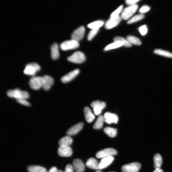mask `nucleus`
Here are the masks:
<instances>
[{"mask_svg":"<svg viewBox=\"0 0 172 172\" xmlns=\"http://www.w3.org/2000/svg\"><path fill=\"white\" fill-rule=\"evenodd\" d=\"M7 95L9 97L15 98L16 99H27L30 97L29 94L27 92L18 88L8 90Z\"/></svg>","mask_w":172,"mask_h":172,"instance_id":"obj_1","label":"nucleus"},{"mask_svg":"<svg viewBox=\"0 0 172 172\" xmlns=\"http://www.w3.org/2000/svg\"><path fill=\"white\" fill-rule=\"evenodd\" d=\"M137 4L130 6L124 9L121 14V18L123 20H126L130 19L134 14L138 8Z\"/></svg>","mask_w":172,"mask_h":172,"instance_id":"obj_2","label":"nucleus"},{"mask_svg":"<svg viewBox=\"0 0 172 172\" xmlns=\"http://www.w3.org/2000/svg\"><path fill=\"white\" fill-rule=\"evenodd\" d=\"M41 69L40 66L37 63H31L27 64L24 70L25 74L34 76L37 72L39 71Z\"/></svg>","mask_w":172,"mask_h":172,"instance_id":"obj_3","label":"nucleus"},{"mask_svg":"<svg viewBox=\"0 0 172 172\" xmlns=\"http://www.w3.org/2000/svg\"><path fill=\"white\" fill-rule=\"evenodd\" d=\"M44 79L40 76H35L31 78L29 81L30 88L33 90H38L42 87Z\"/></svg>","mask_w":172,"mask_h":172,"instance_id":"obj_4","label":"nucleus"},{"mask_svg":"<svg viewBox=\"0 0 172 172\" xmlns=\"http://www.w3.org/2000/svg\"><path fill=\"white\" fill-rule=\"evenodd\" d=\"M68 60L72 63L76 64L82 63L86 59L85 55L80 51H76L69 57Z\"/></svg>","mask_w":172,"mask_h":172,"instance_id":"obj_5","label":"nucleus"},{"mask_svg":"<svg viewBox=\"0 0 172 172\" xmlns=\"http://www.w3.org/2000/svg\"><path fill=\"white\" fill-rule=\"evenodd\" d=\"M79 46L78 42L73 39L65 41L62 42L60 45L61 49L63 50L75 49Z\"/></svg>","mask_w":172,"mask_h":172,"instance_id":"obj_6","label":"nucleus"},{"mask_svg":"<svg viewBox=\"0 0 172 172\" xmlns=\"http://www.w3.org/2000/svg\"><path fill=\"white\" fill-rule=\"evenodd\" d=\"M117 151L113 148H107L98 152L96 154V156L98 158H103L110 156H113L117 154Z\"/></svg>","mask_w":172,"mask_h":172,"instance_id":"obj_7","label":"nucleus"},{"mask_svg":"<svg viewBox=\"0 0 172 172\" xmlns=\"http://www.w3.org/2000/svg\"><path fill=\"white\" fill-rule=\"evenodd\" d=\"M141 168V164L138 162H135L124 165L122 170L123 172H138Z\"/></svg>","mask_w":172,"mask_h":172,"instance_id":"obj_8","label":"nucleus"},{"mask_svg":"<svg viewBox=\"0 0 172 172\" xmlns=\"http://www.w3.org/2000/svg\"><path fill=\"white\" fill-rule=\"evenodd\" d=\"M85 32V28L83 26H81L76 29L71 35V39L79 42L83 38Z\"/></svg>","mask_w":172,"mask_h":172,"instance_id":"obj_9","label":"nucleus"},{"mask_svg":"<svg viewBox=\"0 0 172 172\" xmlns=\"http://www.w3.org/2000/svg\"><path fill=\"white\" fill-rule=\"evenodd\" d=\"M80 71L78 69L71 71L70 73L63 76L61 78L62 82L64 83L70 82L75 78L79 73Z\"/></svg>","mask_w":172,"mask_h":172,"instance_id":"obj_10","label":"nucleus"},{"mask_svg":"<svg viewBox=\"0 0 172 172\" xmlns=\"http://www.w3.org/2000/svg\"><path fill=\"white\" fill-rule=\"evenodd\" d=\"M120 16L116 17L110 18L105 24V27L107 29H110L117 26L121 21Z\"/></svg>","mask_w":172,"mask_h":172,"instance_id":"obj_11","label":"nucleus"},{"mask_svg":"<svg viewBox=\"0 0 172 172\" xmlns=\"http://www.w3.org/2000/svg\"><path fill=\"white\" fill-rule=\"evenodd\" d=\"M59 156L61 157H70L72 155L73 151L70 146H60L58 150Z\"/></svg>","mask_w":172,"mask_h":172,"instance_id":"obj_12","label":"nucleus"},{"mask_svg":"<svg viewBox=\"0 0 172 172\" xmlns=\"http://www.w3.org/2000/svg\"><path fill=\"white\" fill-rule=\"evenodd\" d=\"M104 121L108 124L117 123L119 118L116 114L109 112L105 113L104 116Z\"/></svg>","mask_w":172,"mask_h":172,"instance_id":"obj_13","label":"nucleus"},{"mask_svg":"<svg viewBox=\"0 0 172 172\" xmlns=\"http://www.w3.org/2000/svg\"><path fill=\"white\" fill-rule=\"evenodd\" d=\"M84 124L80 122L70 128L67 132V135L69 136L75 135L78 133L82 129Z\"/></svg>","mask_w":172,"mask_h":172,"instance_id":"obj_14","label":"nucleus"},{"mask_svg":"<svg viewBox=\"0 0 172 172\" xmlns=\"http://www.w3.org/2000/svg\"><path fill=\"white\" fill-rule=\"evenodd\" d=\"M114 160L113 156H110L103 158L99 164V169L100 170L106 168L110 165Z\"/></svg>","mask_w":172,"mask_h":172,"instance_id":"obj_15","label":"nucleus"},{"mask_svg":"<svg viewBox=\"0 0 172 172\" xmlns=\"http://www.w3.org/2000/svg\"><path fill=\"white\" fill-rule=\"evenodd\" d=\"M43 79H44V83L42 88L45 90H49L54 84V80L51 76L48 75H45L43 76Z\"/></svg>","mask_w":172,"mask_h":172,"instance_id":"obj_16","label":"nucleus"},{"mask_svg":"<svg viewBox=\"0 0 172 172\" xmlns=\"http://www.w3.org/2000/svg\"><path fill=\"white\" fill-rule=\"evenodd\" d=\"M73 167L76 172H84L85 170L83 162L79 159H75L73 161Z\"/></svg>","mask_w":172,"mask_h":172,"instance_id":"obj_17","label":"nucleus"},{"mask_svg":"<svg viewBox=\"0 0 172 172\" xmlns=\"http://www.w3.org/2000/svg\"><path fill=\"white\" fill-rule=\"evenodd\" d=\"M99 164L97 160L93 158H90L86 162V165L88 168L93 170L99 169Z\"/></svg>","mask_w":172,"mask_h":172,"instance_id":"obj_18","label":"nucleus"},{"mask_svg":"<svg viewBox=\"0 0 172 172\" xmlns=\"http://www.w3.org/2000/svg\"><path fill=\"white\" fill-rule=\"evenodd\" d=\"M51 57L53 59L55 60L58 59L59 53L58 44L54 43L51 46Z\"/></svg>","mask_w":172,"mask_h":172,"instance_id":"obj_19","label":"nucleus"},{"mask_svg":"<svg viewBox=\"0 0 172 172\" xmlns=\"http://www.w3.org/2000/svg\"><path fill=\"white\" fill-rule=\"evenodd\" d=\"M84 112L86 121L88 123L92 122L95 117L91 110L88 107H86L84 108Z\"/></svg>","mask_w":172,"mask_h":172,"instance_id":"obj_20","label":"nucleus"},{"mask_svg":"<svg viewBox=\"0 0 172 172\" xmlns=\"http://www.w3.org/2000/svg\"><path fill=\"white\" fill-rule=\"evenodd\" d=\"M73 142V139L67 136L61 138L59 142V144L60 146H70Z\"/></svg>","mask_w":172,"mask_h":172,"instance_id":"obj_21","label":"nucleus"},{"mask_svg":"<svg viewBox=\"0 0 172 172\" xmlns=\"http://www.w3.org/2000/svg\"><path fill=\"white\" fill-rule=\"evenodd\" d=\"M27 170L29 172H47L44 167L37 165H31L27 167Z\"/></svg>","mask_w":172,"mask_h":172,"instance_id":"obj_22","label":"nucleus"},{"mask_svg":"<svg viewBox=\"0 0 172 172\" xmlns=\"http://www.w3.org/2000/svg\"><path fill=\"white\" fill-rule=\"evenodd\" d=\"M104 131L109 137L112 138L115 137L117 134V129L111 127L105 128L104 129Z\"/></svg>","mask_w":172,"mask_h":172,"instance_id":"obj_23","label":"nucleus"},{"mask_svg":"<svg viewBox=\"0 0 172 172\" xmlns=\"http://www.w3.org/2000/svg\"><path fill=\"white\" fill-rule=\"evenodd\" d=\"M154 168L156 169H160L162 163V159L159 154H156L154 157Z\"/></svg>","mask_w":172,"mask_h":172,"instance_id":"obj_24","label":"nucleus"},{"mask_svg":"<svg viewBox=\"0 0 172 172\" xmlns=\"http://www.w3.org/2000/svg\"><path fill=\"white\" fill-rule=\"evenodd\" d=\"M126 39L131 44L139 46L142 44V42L138 38L132 36H128L126 38Z\"/></svg>","mask_w":172,"mask_h":172,"instance_id":"obj_25","label":"nucleus"},{"mask_svg":"<svg viewBox=\"0 0 172 172\" xmlns=\"http://www.w3.org/2000/svg\"><path fill=\"white\" fill-rule=\"evenodd\" d=\"M123 45L124 44L122 42L120 41L116 42L107 46L105 48L104 50L105 51H108L117 48L122 46H123Z\"/></svg>","mask_w":172,"mask_h":172,"instance_id":"obj_26","label":"nucleus"},{"mask_svg":"<svg viewBox=\"0 0 172 172\" xmlns=\"http://www.w3.org/2000/svg\"><path fill=\"white\" fill-rule=\"evenodd\" d=\"M154 52L155 54L158 55L172 58V54L168 51L161 49H156L154 50Z\"/></svg>","mask_w":172,"mask_h":172,"instance_id":"obj_27","label":"nucleus"},{"mask_svg":"<svg viewBox=\"0 0 172 172\" xmlns=\"http://www.w3.org/2000/svg\"><path fill=\"white\" fill-rule=\"evenodd\" d=\"M104 119V116H99L97 119L93 126V128L95 130H99L103 127Z\"/></svg>","mask_w":172,"mask_h":172,"instance_id":"obj_28","label":"nucleus"},{"mask_svg":"<svg viewBox=\"0 0 172 172\" xmlns=\"http://www.w3.org/2000/svg\"><path fill=\"white\" fill-rule=\"evenodd\" d=\"M104 24V22L102 21H96L89 24L88 27L92 30H98Z\"/></svg>","mask_w":172,"mask_h":172,"instance_id":"obj_29","label":"nucleus"},{"mask_svg":"<svg viewBox=\"0 0 172 172\" xmlns=\"http://www.w3.org/2000/svg\"><path fill=\"white\" fill-rule=\"evenodd\" d=\"M145 17V16L143 14H137L131 18L130 20L128 22V24H131L133 23L136 22L138 21H140Z\"/></svg>","mask_w":172,"mask_h":172,"instance_id":"obj_30","label":"nucleus"},{"mask_svg":"<svg viewBox=\"0 0 172 172\" xmlns=\"http://www.w3.org/2000/svg\"><path fill=\"white\" fill-rule=\"evenodd\" d=\"M114 42L120 41L123 43V46L127 47H130L132 46L131 44L129 42L127 39H124L123 37H116L114 38Z\"/></svg>","mask_w":172,"mask_h":172,"instance_id":"obj_31","label":"nucleus"},{"mask_svg":"<svg viewBox=\"0 0 172 172\" xmlns=\"http://www.w3.org/2000/svg\"><path fill=\"white\" fill-rule=\"evenodd\" d=\"M106 104L105 102L99 100L94 101L91 104V106L93 108L95 107H98L101 108L103 109L106 107Z\"/></svg>","mask_w":172,"mask_h":172,"instance_id":"obj_32","label":"nucleus"},{"mask_svg":"<svg viewBox=\"0 0 172 172\" xmlns=\"http://www.w3.org/2000/svg\"><path fill=\"white\" fill-rule=\"evenodd\" d=\"M99 30H92L90 31L87 36V39L89 41L91 40L97 34Z\"/></svg>","mask_w":172,"mask_h":172,"instance_id":"obj_33","label":"nucleus"},{"mask_svg":"<svg viewBox=\"0 0 172 172\" xmlns=\"http://www.w3.org/2000/svg\"><path fill=\"white\" fill-rule=\"evenodd\" d=\"M123 7L122 5L119 7L116 11H115L111 14L110 18L116 17L119 16V14L121 12Z\"/></svg>","mask_w":172,"mask_h":172,"instance_id":"obj_34","label":"nucleus"},{"mask_svg":"<svg viewBox=\"0 0 172 172\" xmlns=\"http://www.w3.org/2000/svg\"><path fill=\"white\" fill-rule=\"evenodd\" d=\"M139 31L141 35L142 36L145 35L148 32V28L146 25H142L139 28Z\"/></svg>","mask_w":172,"mask_h":172,"instance_id":"obj_35","label":"nucleus"},{"mask_svg":"<svg viewBox=\"0 0 172 172\" xmlns=\"http://www.w3.org/2000/svg\"><path fill=\"white\" fill-rule=\"evenodd\" d=\"M16 101L18 103L24 105V106L27 107H29L31 106L30 104L27 101L26 99H16Z\"/></svg>","mask_w":172,"mask_h":172,"instance_id":"obj_36","label":"nucleus"},{"mask_svg":"<svg viewBox=\"0 0 172 172\" xmlns=\"http://www.w3.org/2000/svg\"><path fill=\"white\" fill-rule=\"evenodd\" d=\"M150 7L147 5L142 6L140 9L139 12L141 13H147L150 10Z\"/></svg>","mask_w":172,"mask_h":172,"instance_id":"obj_37","label":"nucleus"},{"mask_svg":"<svg viewBox=\"0 0 172 172\" xmlns=\"http://www.w3.org/2000/svg\"><path fill=\"white\" fill-rule=\"evenodd\" d=\"M93 110L96 115H99L101 113L103 109L100 107H95L93 108Z\"/></svg>","mask_w":172,"mask_h":172,"instance_id":"obj_38","label":"nucleus"},{"mask_svg":"<svg viewBox=\"0 0 172 172\" xmlns=\"http://www.w3.org/2000/svg\"><path fill=\"white\" fill-rule=\"evenodd\" d=\"M140 1V0H127L126 3L128 5L131 6L136 4V3Z\"/></svg>","mask_w":172,"mask_h":172,"instance_id":"obj_39","label":"nucleus"},{"mask_svg":"<svg viewBox=\"0 0 172 172\" xmlns=\"http://www.w3.org/2000/svg\"><path fill=\"white\" fill-rule=\"evenodd\" d=\"M73 166L68 164L66 166L64 172H73Z\"/></svg>","mask_w":172,"mask_h":172,"instance_id":"obj_40","label":"nucleus"},{"mask_svg":"<svg viewBox=\"0 0 172 172\" xmlns=\"http://www.w3.org/2000/svg\"><path fill=\"white\" fill-rule=\"evenodd\" d=\"M57 168L55 167H53L51 168L48 172H57Z\"/></svg>","mask_w":172,"mask_h":172,"instance_id":"obj_41","label":"nucleus"},{"mask_svg":"<svg viewBox=\"0 0 172 172\" xmlns=\"http://www.w3.org/2000/svg\"><path fill=\"white\" fill-rule=\"evenodd\" d=\"M153 172H163V171L160 169H155V170Z\"/></svg>","mask_w":172,"mask_h":172,"instance_id":"obj_42","label":"nucleus"},{"mask_svg":"<svg viewBox=\"0 0 172 172\" xmlns=\"http://www.w3.org/2000/svg\"><path fill=\"white\" fill-rule=\"evenodd\" d=\"M57 172H64L63 171L61 170H59L57 171Z\"/></svg>","mask_w":172,"mask_h":172,"instance_id":"obj_43","label":"nucleus"},{"mask_svg":"<svg viewBox=\"0 0 172 172\" xmlns=\"http://www.w3.org/2000/svg\"><path fill=\"white\" fill-rule=\"evenodd\" d=\"M95 172H102L100 171H98Z\"/></svg>","mask_w":172,"mask_h":172,"instance_id":"obj_44","label":"nucleus"},{"mask_svg":"<svg viewBox=\"0 0 172 172\" xmlns=\"http://www.w3.org/2000/svg\"></svg>","mask_w":172,"mask_h":172,"instance_id":"obj_45","label":"nucleus"}]
</instances>
